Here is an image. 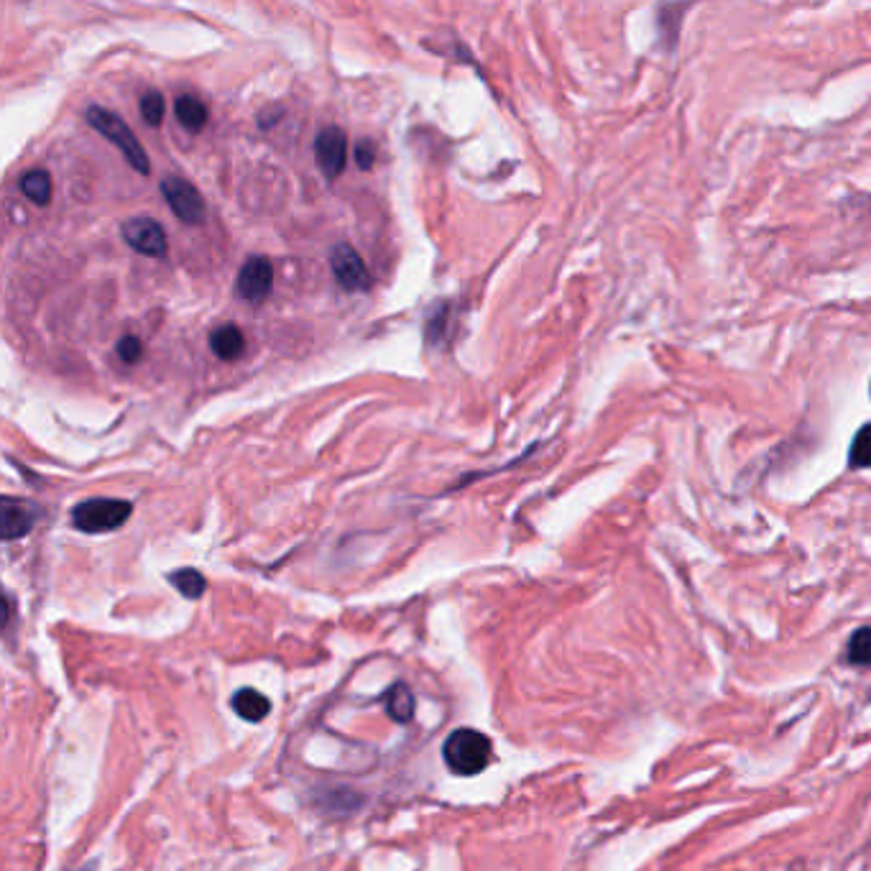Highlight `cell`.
Returning <instances> with one entry per match:
<instances>
[{
	"mask_svg": "<svg viewBox=\"0 0 871 871\" xmlns=\"http://www.w3.org/2000/svg\"><path fill=\"white\" fill-rule=\"evenodd\" d=\"M119 356H121V361L128 363V365L138 363V361H141V356H144L141 340H138L136 335H123V338L119 340Z\"/></svg>",
	"mask_w": 871,
	"mask_h": 871,
	"instance_id": "19",
	"label": "cell"
},
{
	"mask_svg": "<svg viewBox=\"0 0 871 871\" xmlns=\"http://www.w3.org/2000/svg\"><path fill=\"white\" fill-rule=\"evenodd\" d=\"M373 161H376V144L373 141H358L356 146V164L361 170H371Z\"/></svg>",
	"mask_w": 871,
	"mask_h": 871,
	"instance_id": "20",
	"label": "cell"
},
{
	"mask_svg": "<svg viewBox=\"0 0 871 871\" xmlns=\"http://www.w3.org/2000/svg\"><path fill=\"white\" fill-rule=\"evenodd\" d=\"M161 195L170 202L174 215L187 225H200L204 221V200L195 185L182 177H166L161 182Z\"/></svg>",
	"mask_w": 871,
	"mask_h": 871,
	"instance_id": "4",
	"label": "cell"
},
{
	"mask_svg": "<svg viewBox=\"0 0 871 871\" xmlns=\"http://www.w3.org/2000/svg\"><path fill=\"white\" fill-rule=\"evenodd\" d=\"M848 465H851L854 471L871 468V422L863 424V427L854 435L851 452H848Z\"/></svg>",
	"mask_w": 871,
	"mask_h": 871,
	"instance_id": "16",
	"label": "cell"
},
{
	"mask_svg": "<svg viewBox=\"0 0 871 871\" xmlns=\"http://www.w3.org/2000/svg\"><path fill=\"white\" fill-rule=\"evenodd\" d=\"M210 348L212 353H215L221 361H238L240 356H244L246 350V338L244 333H240L238 325H233V322H225V325L215 327V331L210 333Z\"/></svg>",
	"mask_w": 871,
	"mask_h": 871,
	"instance_id": "10",
	"label": "cell"
},
{
	"mask_svg": "<svg viewBox=\"0 0 871 871\" xmlns=\"http://www.w3.org/2000/svg\"><path fill=\"white\" fill-rule=\"evenodd\" d=\"M233 711H236L240 719L248 723H259L269 716L271 702L266 695L253 690V687H244V690H238L236 695H233Z\"/></svg>",
	"mask_w": 871,
	"mask_h": 871,
	"instance_id": "11",
	"label": "cell"
},
{
	"mask_svg": "<svg viewBox=\"0 0 871 871\" xmlns=\"http://www.w3.org/2000/svg\"><path fill=\"white\" fill-rule=\"evenodd\" d=\"M121 233L123 240H126L136 253L151 256V259H161V256L166 253V233L153 217H130V221L123 225Z\"/></svg>",
	"mask_w": 871,
	"mask_h": 871,
	"instance_id": "8",
	"label": "cell"
},
{
	"mask_svg": "<svg viewBox=\"0 0 871 871\" xmlns=\"http://www.w3.org/2000/svg\"><path fill=\"white\" fill-rule=\"evenodd\" d=\"M141 119L146 121V126L157 128L164 121V95L159 90H146L141 98Z\"/></svg>",
	"mask_w": 871,
	"mask_h": 871,
	"instance_id": "18",
	"label": "cell"
},
{
	"mask_svg": "<svg viewBox=\"0 0 871 871\" xmlns=\"http://www.w3.org/2000/svg\"><path fill=\"white\" fill-rule=\"evenodd\" d=\"M846 655L851 664H861V668L871 664V626H863L859 632H854L851 639H848Z\"/></svg>",
	"mask_w": 871,
	"mask_h": 871,
	"instance_id": "17",
	"label": "cell"
},
{
	"mask_svg": "<svg viewBox=\"0 0 871 871\" xmlns=\"http://www.w3.org/2000/svg\"><path fill=\"white\" fill-rule=\"evenodd\" d=\"M18 187H21V192H24L34 204H39V208H43V204L51 202V177H49V172H43V170L26 172L24 177H21Z\"/></svg>",
	"mask_w": 871,
	"mask_h": 871,
	"instance_id": "14",
	"label": "cell"
},
{
	"mask_svg": "<svg viewBox=\"0 0 871 871\" xmlns=\"http://www.w3.org/2000/svg\"><path fill=\"white\" fill-rule=\"evenodd\" d=\"M36 519H39V509L34 503L13 499V496H3V539L13 542L26 537L34 530Z\"/></svg>",
	"mask_w": 871,
	"mask_h": 871,
	"instance_id": "9",
	"label": "cell"
},
{
	"mask_svg": "<svg viewBox=\"0 0 871 871\" xmlns=\"http://www.w3.org/2000/svg\"><path fill=\"white\" fill-rule=\"evenodd\" d=\"M170 583L182 593V596L189 598V601H197V598L204 593V588H208V581H204L202 573H197L195 568L174 570L170 575Z\"/></svg>",
	"mask_w": 871,
	"mask_h": 871,
	"instance_id": "15",
	"label": "cell"
},
{
	"mask_svg": "<svg viewBox=\"0 0 871 871\" xmlns=\"http://www.w3.org/2000/svg\"><path fill=\"white\" fill-rule=\"evenodd\" d=\"M87 123L108 138V141H113L119 146V151L126 157V161L138 174H149L151 172V164H149V153L144 151V146L138 144V138L134 130L128 128V123H123L119 115L105 111V108L100 105H90L87 108Z\"/></svg>",
	"mask_w": 871,
	"mask_h": 871,
	"instance_id": "2",
	"label": "cell"
},
{
	"mask_svg": "<svg viewBox=\"0 0 871 871\" xmlns=\"http://www.w3.org/2000/svg\"><path fill=\"white\" fill-rule=\"evenodd\" d=\"M314 159H318L320 172L327 179L340 177L348 159V136L343 134V128L327 126L325 130H320L318 141H314Z\"/></svg>",
	"mask_w": 871,
	"mask_h": 871,
	"instance_id": "7",
	"label": "cell"
},
{
	"mask_svg": "<svg viewBox=\"0 0 871 871\" xmlns=\"http://www.w3.org/2000/svg\"><path fill=\"white\" fill-rule=\"evenodd\" d=\"M384 700H386V711H389V716L394 721H397V723L412 721V716H414V695L405 683L391 685V690L386 693Z\"/></svg>",
	"mask_w": 871,
	"mask_h": 871,
	"instance_id": "13",
	"label": "cell"
},
{
	"mask_svg": "<svg viewBox=\"0 0 871 871\" xmlns=\"http://www.w3.org/2000/svg\"><path fill=\"white\" fill-rule=\"evenodd\" d=\"M331 266L338 284L346 291H369L371 287V276L369 269L361 259V253L356 251L353 246L338 244L331 251Z\"/></svg>",
	"mask_w": 871,
	"mask_h": 871,
	"instance_id": "6",
	"label": "cell"
},
{
	"mask_svg": "<svg viewBox=\"0 0 871 871\" xmlns=\"http://www.w3.org/2000/svg\"><path fill=\"white\" fill-rule=\"evenodd\" d=\"M174 113H177L179 126L187 128L189 134H200L204 123L210 119L208 108H204L197 98H192V95H182V98H177V102H174Z\"/></svg>",
	"mask_w": 871,
	"mask_h": 871,
	"instance_id": "12",
	"label": "cell"
},
{
	"mask_svg": "<svg viewBox=\"0 0 871 871\" xmlns=\"http://www.w3.org/2000/svg\"><path fill=\"white\" fill-rule=\"evenodd\" d=\"M494 757V744L488 736L473 729H458L448 736L443 746V759L452 774L460 777H471V774H481L488 767Z\"/></svg>",
	"mask_w": 871,
	"mask_h": 871,
	"instance_id": "1",
	"label": "cell"
},
{
	"mask_svg": "<svg viewBox=\"0 0 871 871\" xmlns=\"http://www.w3.org/2000/svg\"><path fill=\"white\" fill-rule=\"evenodd\" d=\"M271 289H274V266L266 256H251L238 271V297L251 304H261L271 295Z\"/></svg>",
	"mask_w": 871,
	"mask_h": 871,
	"instance_id": "5",
	"label": "cell"
},
{
	"mask_svg": "<svg viewBox=\"0 0 871 871\" xmlns=\"http://www.w3.org/2000/svg\"><path fill=\"white\" fill-rule=\"evenodd\" d=\"M130 501L123 499H87L72 509V524L85 534L113 532L128 522Z\"/></svg>",
	"mask_w": 871,
	"mask_h": 871,
	"instance_id": "3",
	"label": "cell"
}]
</instances>
